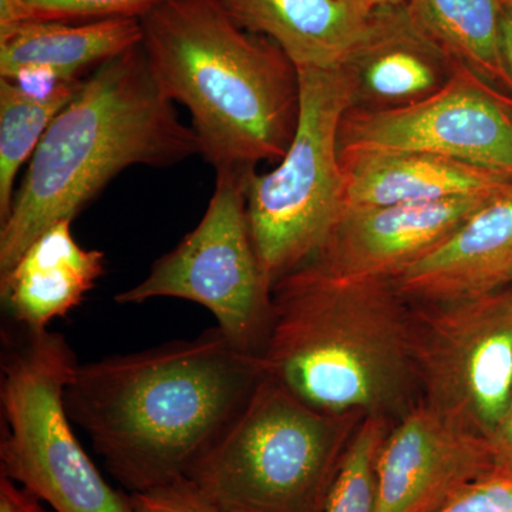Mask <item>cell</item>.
Listing matches in <instances>:
<instances>
[{"mask_svg": "<svg viewBox=\"0 0 512 512\" xmlns=\"http://www.w3.org/2000/svg\"><path fill=\"white\" fill-rule=\"evenodd\" d=\"M264 376L259 356L217 326L194 339L79 363L64 400L131 494L187 477Z\"/></svg>", "mask_w": 512, "mask_h": 512, "instance_id": "6da1fadb", "label": "cell"}, {"mask_svg": "<svg viewBox=\"0 0 512 512\" xmlns=\"http://www.w3.org/2000/svg\"><path fill=\"white\" fill-rule=\"evenodd\" d=\"M258 356L266 376L336 416L406 413L420 390L414 306L392 279L298 266L272 286Z\"/></svg>", "mask_w": 512, "mask_h": 512, "instance_id": "7a4b0ae2", "label": "cell"}, {"mask_svg": "<svg viewBox=\"0 0 512 512\" xmlns=\"http://www.w3.org/2000/svg\"><path fill=\"white\" fill-rule=\"evenodd\" d=\"M158 86L191 113L215 170L279 163L299 117V74L271 40L237 25L218 0H164L140 16Z\"/></svg>", "mask_w": 512, "mask_h": 512, "instance_id": "3957f363", "label": "cell"}, {"mask_svg": "<svg viewBox=\"0 0 512 512\" xmlns=\"http://www.w3.org/2000/svg\"><path fill=\"white\" fill-rule=\"evenodd\" d=\"M200 154L151 72L143 45L107 60L50 123L0 222V274L53 225L74 220L133 165L170 167Z\"/></svg>", "mask_w": 512, "mask_h": 512, "instance_id": "277c9868", "label": "cell"}, {"mask_svg": "<svg viewBox=\"0 0 512 512\" xmlns=\"http://www.w3.org/2000/svg\"><path fill=\"white\" fill-rule=\"evenodd\" d=\"M362 417L319 412L265 375L187 477L220 512H323Z\"/></svg>", "mask_w": 512, "mask_h": 512, "instance_id": "5b68a950", "label": "cell"}, {"mask_svg": "<svg viewBox=\"0 0 512 512\" xmlns=\"http://www.w3.org/2000/svg\"><path fill=\"white\" fill-rule=\"evenodd\" d=\"M16 330L3 332L0 476L53 512H133L74 433L64 396L79 362L66 338Z\"/></svg>", "mask_w": 512, "mask_h": 512, "instance_id": "8992f818", "label": "cell"}, {"mask_svg": "<svg viewBox=\"0 0 512 512\" xmlns=\"http://www.w3.org/2000/svg\"><path fill=\"white\" fill-rule=\"evenodd\" d=\"M295 136L274 170L245 175L249 228L271 286L320 247L343 211L339 130L352 107L345 73L298 69Z\"/></svg>", "mask_w": 512, "mask_h": 512, "instance_id": "52a82bcc", "label": "cell"}, {"mask_svg": "<svg viewBox=\"0 0 512 512\" xmlns=\"http://www.w3.org/2000/svg\"><path fill=\"white\" fill-rule=\"evenodd\" d=\"M218 171L207 211L180 244L157 259L140 284L116 295L120 305L177 298L204 306L237 348L264 343L272 286L266 281L249 228L245 175Z\"/></svg>", "mask_w": 512, "mask_h": 512, "instance_id": "ba28073f", "label": "cell"}, {"mask_svg": "<svg viewBox=\"0 0 512 512\" xmlns=\"http://www.w3.org/2000/svg\"><path fill=\"white\" fill-rule=\"evenodd\" d=\"M413 306L421 402L494 444L512 399V286Z\"/></svg>", "mask_w": 512, "mask_h": 512, "instance_id": "9c48e42d", "label": "cell"}, {"mask_svg": "<svg viewBox=\"0 0 512 512\" xmlns=\"http://www.w3.org/2000/svg\"><path fill=\"white\" fill-rule=\"evenodd\" d=\"M369 151L431 154L512 177V103L458 69L443 89L409 106L346 111L340 157Z\"/></svg>", "mask_w": 512, "mask_h": 512, "instance_id": "30bf717a", "label": "cell"}, {"mask_svg": "<svg viewBox=\"0 0 512 512\" xmlns=\"http://www.w3.org/2000/svg\"><path fill=\"white\" fill-rule=\"evenodd\" d=\"M500 464L493 441L419 400L380 448L376 512H437Z\"/></svg>", "mask_w": 512, "mask_h": 512, "instance_id": "8fae6325", "label": "cell"}, {"mask_svg": "<svg viewBox=\"0 0 512 512\" xmlns=\"http://www.w3.org/2000/svg\"><path fill=\"white\" fill-rule=\"evenodd\" d=\"M493 197L346 208L306 262L336 278L393 281Z\"/></svg>", "mask_w": 512, "mask_h": 512, "instance_id": "7c38bea8", "label": "cell"}, {"mask_svg": "<svg viewBox=\"0 0 512 512\" xmlns=\"http://www.w3.org/2000/svg\"><path fill=\"white\" fill-rule=\"evenodd\" d=\"M350 109L409 106L443 89L456 64L414 18L409 3L373 10L365 39L343 66Z\"/></svg>", "mask_w": 512, "mask_h": 512, "instance_id": "4fadbf2b", "label": "cell"}, {"mask_svg": "<svg viewBox=\"0 0 512 512\" xmlns=\"http://www.w3.org/2000/svg\"><path fill=\"white\" fill-rule=\"evenodd\" d=\"M414 305L480 298L512 286V185L393 279Z\"/></svg>", "mask_w": 512, "mask_h": 512, "instance_id": "5bb4252c", "label": "cell"}, {"mask_svg": "<svg viewBox=\"0 0 512 512\" xmlns=\"http://www.w3.org/2000/svg\"><path fill=\"white\" fill-rule=\"evenodd\" d=\"M346 208L389 207L501 194L512 177L423 153L369 151L340 157Z\"/></svg>", "mask_w": 512, "mask_h": 512, "instance_id": "9a60e30c", "label": "cell"}, {"mask_svg": "<svg viewBox=\"0 0 512 512\" xmlns=\"http://www.w3.org/2000/svg\"><path fill=\"white\" fill-rule=\"evenodd\" d=\"M237 25L274 42L296 69H338L365 39L363 0H218Z\"/></svg>", "mask_w": 512, "mask_h": 512, "instance_id": "2e32d148", "label": "cell"}, {"mask_svg": "<svg viewBox=\"0 0 512 512\" xmlns=\"http://www.w3.org/2000/svg\"><path fill=\"white\" fill-rule=\"evenodd\" d=\"M72 220L43 232L0 274V296L19 328L45 330L82 305L104 274V254L83 248L72 234Z\"/></svg>", "mask_w": 512, "mask_h": 512, "instance_id": "e0dca14e", "label": "cell"}, {"mask_svg": "<svg viewBox=\"0 0 512 512\" xmlns=\"http://www.w3.org/2000/svg\"><path fill=\"white\" fill-rule=\"evenodd\" d=\"M141 40L140 18L26 20L0 33V77L8 79L19 70L40 67L64 82H77Z\"/></svg>", "mask_w": 512, "mask_h": 512, "instance_id": "ac0fdd59", "label": "cell"}, {"mask_svg": "<svg viewBox=\"0 0 512 512\" xmlns=\"http://www.w3.org/2000/svg\"><path fill=\"white\" fill-rule=\"evenodd\" d=\"M414 18L453 60L512 103L503 50L504 6L498 0H409Z\"/></svg>", "mask_w": 512, "mask_h": 512, "instance_id": "d6986e66", "label": "cell"}, {"mask_svg": "<svg viewBox=\"0 0 512 512\" xmlns=\"http://www.w3.org/2000/svg\"><path fill=\"white\" fill-rule=\"evenodd\" d=\"M79 87L55 99L37 100L0 77V222L12 208L19 171L32 160L50 123Z\"/></svg>", "mask_w": 512, "mask_h": 512, "instance_id": "ffe728a7", "label": "cell"}, {"mask_svg": "<svg viewBox=\"0 0 512 512\" xmlns=\"http://www.w3.org/2000/svg\"><path fill=\"white\" fill-rule=\"evenodd\" d=\"M386 416L360 420L340 460L323 512H376L377 457L386 440Z\"/></svg>", "mask_w": 512, "mask_h": 512, "instance_id": "44dd1931", "label": "cell"}, {"mask_svg": "<svg viewBox=\"0 0 512 512\" xmlns=\"http://www.w3.org/2000/svg\"><path fill=\"white\" fill-rule=\"evenodd\" d=\"M30 19L97 20L140 18L164 0H22Z\"/></svg>", "mask_w": 512, "mask_h": 512, "instance_id": "7402d4cb", "label": "cell"}, {"mask_svg": "<svg viewBox=\"0 0 512 512\" xmlns=\"http://www.w3.org/2000/svg\"><path fill=\"white\" fill-rule=\"evenodd\" d=\"M437 512H512V466L500 464Z\"/></svg>", "mask_w": 512, "mask_h": 512, "instance_id": "603a6c76", "label": "cell"}, {"mask_svg": "<svg viewBox=\"0 0 512 512\" xmlns=\"http://www.w3.org/2000/svg\"><path fill=\"white\" fill-rule=\"evenodd\" d=\"M133 512H220L190 478L128 494Z\"/></svg>", "mask_w": 512, "mask_h": 512, "instance_id": "cb8c5ba5", "label": "cell"}, {"mask_svg": "<svg viewBox=\"0 0 512 512\" xmlns=\"http://www.w3.org/2000/svg\"><path fill=\"white\" fill-rule=\"evenodd\" d=\"M0 512H50L45 503L20 487L15 481L0 476Z\"/></svg>", "mask_w": 512, "mask_h": 512, "instance_id": "d4e9b609", "label": "cell"}, {"mask_svg": "<svg viewBox=\"0 0 512 512\" xmlns=\"http://www.w3.org/2000/svg\"><path fill=\"white\" fill-rule=\"evenodd\" d=\"M494 446L500 454L501 463L512 466V399L503 426L495 436Z\"/></svg>", "mask_w": 512, "mask_h": 512, "instance_id": "484cf974", "label": "cell"}, {"mask_svg": "<svg viewBox=\"0 0 512 512\" xmlns=\"http://www.w3.org/2000/svg\"><path fill=\"white\" fill-rule=\"evenodd\" d=\"M503 50L508 73L512 80V9L504 8L503 13Z\"/></svg>", "mask_w": 512, "mask_h": 512, "instance_id": "4316f807", "label": "cell"}, {"mask_svg": "<svg viewBox=\"0 0 512 512\" xmlns=\"http://www.w3.org/2000/svg\"><path fill=\"white\" fill-rule=\"evenodd\" d=\"M372 9L392 8V6L403 5L409 0H365Z\"/></svg>", "mask_w": 512, "mask_h": 512, "instance_id": "83f0119b", "label": "cell"}, {"mask_svg": "<svg viewBox=\"0 0 512 512\" xmlns=\"http://www.w3.org/2000/svg\"><path fill=\"white\" fill-rule=\"evenodd\" d=\"M504 8L512 9V0H498Z\"/></svg>", "mask_w": 512, "mask_h": 512, "instance_id": "f1b7e54d", "label": "cell"}, {"mask_svg": "<svg viewBox=\"0 0 512 512\" xmlns=\"http://www.w3.org/2000/svg\"><path fill=\"white\" fill-rule=\"evenodd\" d=\"M363 2H365V0H363Z\"/></svg>", "mask_w": 512, "mask_h": 512, "instance_id": "f546056e", "label": "cell"}]
</instances>
